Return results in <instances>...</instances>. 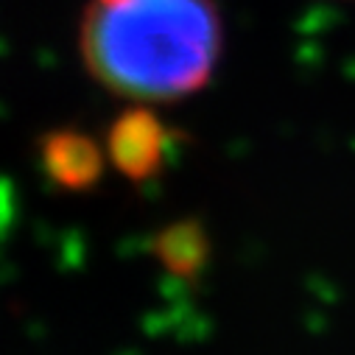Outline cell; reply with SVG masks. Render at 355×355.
Returning a JSON list of instances; mask_svg holds the SVG:
<instances>
[{"label":"cell","instance_id":"obj_1","mask_svg":"<svg viewBox=\"0 0 355 355\" xmlns=\"http://www.w3.org/2000/svg\"><path fill=\"white\" fill-rule=\"evenodd\" d=\"M81 59L104 90L143 101H180L210 81L221 56L216 0H87Z\"/></svg>","mask_w":355,"mask_h":355},{"label":"cell","instance_id":"obj_3","mask_svg":"<svg viewBox=\"0 0 355 355\" xmlns=\"http://www.w3.org/2000/svg\"><path fill=\"white\" fill-rule=\"evenodd\" d=\"M45 168L53 180H59L67 188H87L90 182H96V176L101 173V151L93 146V140H87L81 135H53L45 143L42 151Z\"/></svg>","mask_w":355,"mask_h":355},{"label":"cell","instance_id":"obj_2","mask_svg":"<svg viewBox=\"0 0 355 355\" xmlns=\"http://www.w3.org/2000/svg\"><path fill=\"white\" fill-rule=\"evenodd\" d=\"M110 157L126 176H148L162 159V129L148 112L123 115L110 132Z\"/></svg>","mask_w":355,"mask_h":355}]
</instances>
